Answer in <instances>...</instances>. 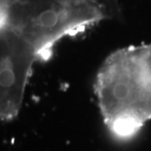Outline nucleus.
<instances>
[{
    "label": "nucleus",
    "instance_id": "3",
    "mask_svg": "<svg viewBox=\"0 0 151 151\" xmlns=\"http://www.w3.org/2000/svg\"><path fill=\"white\" fill-rule=\"evenodd\" d=\"M0 39V116L8 122L19 113L38 56L30 44L9 29H1Z\"/></svg>",
    "mask_w": 151,
    "mask_h": 151
},
{
    "label": "nucleus",
    "instance_id": "2",
    "mask_svg": "<svg viewBox=\"0 0 151 151\" xmlns=\"http://www.w3.org/2000/svg\"><path fill=\"white\" fill-rule=\"evenodd\" d=\"M92 1L1 0V29L20 35L35 49L38 60L50 56L55 45L110 18Z\"/></svg>",
    "mask_w": 151,
    "mask_h": 151
},
{
    "label": "nucleus",
    "instance_id": "1",
    "mask_svg": "<svg viewBox=\"0 0 151 151\" xmlns=\"http://www.w3.org/2000/svg\"><path fill=\"white\" fill-rule=\"evenodd\" d=\"M94 89L110 134L120 140L134 137L151 120V43L109 55L98 70Z\"/></svg>",
    "mask_w": 151,
    "mask_h": 151
}]
</instances>
